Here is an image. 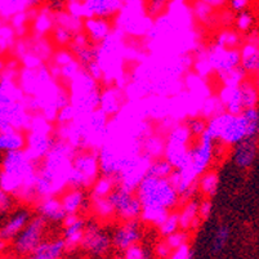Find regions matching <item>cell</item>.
<instances>
[{
  "label": "cell",
  "instance_id": "obj_41",
  "mask_svg": "<svg viewBox=\"0 0 259 259\" xmlns=\"http://www.w3.org/2000/svg\"><path fill=\"white\" fill-rule=\"evenodd\" d=\"M180 228V217H178V211L173 210L166 215V218L157 226V231L159 234L161 235L164 239H166L168 236L173 235L174 232H177Z\"/></svg>",
  "mask_w": 259,
  "mask_h": 259
},
{
  "label": "cell",
  "instance_id": "obj_13",
  "mask_svg": "<svg viewBox=\"0 0 259 259\" xmlns=\"http://www.w3.org/2000/svg\"><path fill=\"white\" fill-rule=\"evenodd\" d=\"M142 239V227L140 221L122 222L112 232V246L120 251H125L137 245Z\"/></svg>",
  "mask_w": 259,
  "mask_h": 259
},
{
  "label": "cell",
  "instance_id": "obj_37",
  "mask_svg": "<svg viewBox=\"0 0 259 259\" xmlns=\"http://www.w3.org/2000/svg\"><path fill=\"white\" fill-rule=\"evenodd\" d=\"M215 44L226 49H237V47H241L242 39L239 31L231 29H225L217 36Z\"/></svg>",
  "mask_w": 259,
  "mask_h": 259
},
{
  "label": "cell",
  "instance_id": "obj_48",
  "mask_svg": "<svg viewBox=\"0 0 259 259\" xmlns=\"http://www.w3.org/2000/svg\"><path fill=\"white\" fill-rule=\"evenodd\" d=\"M253 22H254L253 15L248 11L241 12V13H239V15L235 17V25H236L237 27V31H241V32L248 31V30H250Z\"/></svg>",
  "mask_w": 259,
  "mask_h": 259
},
{
  "label": "cell",
  "instance_id": "obj_59",
  "mask_svg": "<svg viewBox=\"0 0 259 259\" xmlns=\"http://www.w3.org/2000/svg\"><path fill=\"white\" fill-rule=\"evenodd\" d=\"M253 83H254V85H255L256 91L259 92V72H256L255 74V79L253 80Z\"/></svg>",
  "mask_w": 259,
  "mask_h": 259
},
{
  "label": "cell",
  "instance_id": "obj_60",
  "mask_svg": "<svg viewBox=\"0 0 259 259\" xmlns=\"http://www.w3.org/2000/svg\"><path fill=\"white\" fill-rule=\"evenodd\" d=\"M7 248V241H4L3 239H0V253Z\"/></svg>",
  "mask_w": 259,
  "mask_h": 259
},
{
  "label": "cell",
  "instance_id": "obj_49",
  "mask_svg": "<svg viewBox=\"0 0 259 259\" xmlns=\"http://www.w3.org/2000/svg\"><path fill=\"white\" fill-rule=\"evenodd\" d=\"M124 259H150V251L142 246V245L137 244L129 248L128 250L124 251Z\"/></svg>",
  "mask_w": 259,
  "mask_h": 259
},
{
  "label": "cell",
  "instance_id": "obj_33",
  "mask_svg": "<svg viewBox=\"0 0 259 259\" xmlns=\"http://www.w3.org/2000/svg\"><path fill=\"white\" fill-rule=\"evenodd\" d=\"M240 94H241V103L244 110L256 107L259 102V92L256 91L253 80H245L244 83L240 85Z\"/></svg>",
  "mask_w": 259,
  "mask_h": 259
},
{
  "label": "cell",
  "instance_id": "obj_2",
  "mask_svg": "<svg viewBox=\"0 0 259 259\" xmlns=\"http://www.w3.org/2000/svg\"><path fill=\"white\" fill-rule=\"evenodd\" d=\"M39 164L25 150L6 154L2 160L0 188L22 201L36 204L35 185Z\"/></svg>",
  "mask_w": 259,
  "mask_h": 259
},
{
  "label": "cell",
  "instance_id": "obj_36",
  "mask_svg": "<svg viewBox=\"0 0 259 259\" xmlns=\"http://www.w3.org/2000/svg\"><path fill=\"white\" fill-rule=\"evenodd\" d=\"M218 79L222 81L223 87H240L248 79V74L244 71L241 66H239L236 69L218 74Z\"/></svg>",
  "mask_w": 259,
  "mask_h": 259
},
{
  "label": "cell",
  "instance_id": "obj_53",
  "mask_svg": "<svg viewBox=\"0 0 259 259\" xmlns=\"http://www.w3.org/2000/svg\"><path fill=\"white\" fill-rule=\"evenodd\" d=\"M211 211H213V204H211L210 199H202L199 201V218L200 221H205L210 217Z\"/></svg>",
  "mask_w": 259,
  "mask_h": 259
},
{
  "label": "cell",
  "instance_id": "obj_6",
  "mask_svg": "<svg viewBox=\"0 0 259 259\" xmlns=\"http://www.w3.org/2000/svg\"><path fill=\"white\" fill-rule=\"evenodd\" d=\"M100 152L98 150H77L72 160L69 187L92 188L100 178Z\"/></svg>",
  "mask_w": 259,
  "mask_h": 259
},
{
  "label": "cell",
  "instance_id": "obj_23",
  "mask_svg": "<svg viewBox=\"0 0 259 259\" xmlns=\"http://www.w3.org/2000/svg\"><path fill=\"white\" fill-rule=\"evenodd\" d=\"M26 134L21 131H11L0 133V152L4 155L26 150Z\"/></svg>",
  "mask_w": 259,
  "mask_h": 259
},
{
  "label": "cell",
  "instance_id": "obj_57",
  "mask_svg": "<svg viewBox=\"0 0 259 259\" xmlns=\"http://www.w3.org/2000/svg\"><path fill=\"white\" fill-rule=\"evenodd\" d=\"M249 4H250V2H248V0H231V2H228L230 11L236 12L237 15H239V13H241V12L246 11V8H248Z\"/></svg>",
  "mask_w": 259,
  "mask_h": 259
},
{
  "label": "cell",
  "instance_id": "obj_7",
  "mask_svg": "<svg viewBox=\"0 0 259 259\" xmlns=\"http://www.w3.org/2000/svg\"><path fill=\"white\" fill-rule=\"evenodd\" d=\"M65 11L79 20L87 18H107L120 13L124 7V2L120 0H84V2H67Z\"/></svg>",
  "mask_w": 259,
  "mask_h": 259
},
{
  "label": "cell",
  "instance_id": "obj_14",
  "mask_svg": "<svg viewBox=\"0 0 259 259\" xmlns=\"http://www.w3.org/2000/svg\"><path fill=\"white\" fill-rule=\"evenodd\" d=\"M208 58L210 62L211 70L217 74L236 69L240 66V51L239 49H226L218 44H213L206 49Z\"/></svg>",
  "mask_w": 259,
  "mask_h": 259
},
{
  "label": "cell",
  "instance_id": "obj_46",
  "mask_svg": "<svg viewBox=\"0 0 259 259\" xmlns=\"http://www.w3.org/2000/svg\"><path fill=\"white\" fill-rule=\"evenodd\" d=\"M188 240H190V235H188L187 231L178 230L177 232H174L173 235L166 237L165 241L168 242V245L171 248V250H176V249L182 248L183 245L188 244Z\"/></svg>",
  "mask_w": 259,
  "mask_h": 259
},
{
  "label": "cell",
  "instance_id": "obj_55",
  "mask_svg": "<svg viewBox=\"0 0 259 259\" xmlns=\"http://www.w3.org/2000/svg\"><path fill=\"white\" fill-rule=\"evenodd\" d=\"M171 251L173 250H171V248L168 245V242L165 241V239L157 242L156 246H155V254H156V256L159 259H168Z\"/></svg>",
  "mask_w": 259,
  "mask_h": 259
},
{
  "label": "cell",
  "instance_id": "obj_22",
  "mask_svg": "<svg viewBox=\"0 0 259 259\" xmlns=\"http://www.w3.org/2000/svg\"><path fill=\"white\" fill-rule=\"evenodd\" d=\"M240 66L246 74L259 72V48L256 44L244 41L240 47Z\"/></svg>",
  "mask_w": 259,
  "mask_h": 259
},
{
  "label": "cell",
  "instance_id": "obj_44",
  "mask_svg": "<svg viewBox=\"0 0 259 259\" xmlns=\"http://www.w3.org/2000/svg\"><path fill=\"white\" fill-rule=\"evenodd\" d=\"M15 36L16 32L15 30L12 29V26L4 23L0 27V54L15 46Z\"/></svg>",
  "mask_w": 259,
  "mask_h": 259
},
{
  "label": "cell",
  "instance_id": "obj_45",
  "mask_svg": "<svg viewBox=\"0 0 259 259\" xmlns=\"http://www.w3.org/2000/svg\"><path fill=\"white\" fill-rule=\"evenodd\" d=\"M52 34H53L54 43L62 47V48L70 46V43L72 41V37H74V34H71L69 30H66L65 27H61V26H54L53 30H52Z\"/></svg>",
  "mask_w": 259,
  "mask_h": 259
},
{
  "label": "cell",
  "instance_id": "obj_20",
  "mask_svg": "<svg viewBox=\"0 0 259 259\" xmlns=\"http://www.w3.org/2000/svg\"><path fill=\"white\" fill-rule=\"evenodd\" d=\"M218 98L227 114L239 116L244 111L241 103V94H240V87H222L218 93Z\"/></svg>",
  "mask_w": 259,
  "mask_h": 259
},
{
  "label": "cell",
  "instance_id": "obj_26",
  "mask_svg": "<svg viewBox=\"0 0 259 259\" xmlns=\"http://www.w3.org/2000/svg\"><path fill=\"white\" fill-rule=\"evenodd\" d=\"M121 106L120 91L117 88H108L103 93H101L100 110L106 116H112V115L117 114Z\"/></svg>",
  "mask_w": 259,
  "mask_h": 259
},
{
  "label": "cell",
  "instance_id": "obj_11",
  "mask_svg": "<svg viewBox=\"0 0 259 259\" xmlns=\"http://www.w3.org/2000/svg\"><path fill=\"white\" fill-rule=\"evenodd\" d=\"M46 225L47 222L41 217L36 215L31 218L22 232L15 239L13 245H15L16 251L22 255H31L36 250L37 246L44 241Z\"/></svg>",
  "mask_w": 259,
  "mask_h": 259
},
{
  "label": "cell",
  "instance_id": "obj_31",
  "mask_svg": "<svg viewBox=\"0 0 259 259\" xmlns=\"http://www.w3.org/2000/svg\"><path fill=\"white\" fill-rule=\"evenodd\" d=\"M25 93L16 81L0 80V102H23Z\"/></svg>",
  "mask_w": 259,
  "mask_h": 259
},
{
  "label": "cell",
  "instance_id": "obj_12",
  "mask_svg": "<svg viewBox=\"0 0 259 259\" xmlns=\"http://www.w3.org/2000/svg\"><path fill=\"white\" fill-rule=\"evenodd\" d=\"M81 249L93 256H103L112 246L111 236L97 223L87 225L84 232Z\"/></svg>",
  "mask_w": 259,
  "mask_h": 259
},
{
  "label": "cell",
  "instance_id": "obj_9",
  "mask_svg": "<svg viewBox=\"0 0 259 259\" xmlns=\"http://www.w3.org/2000/svg\"><path fill=\"white\" fill-rule=\"evenodd\" d=\"M32 114L23 102H0V133L27 132Z\"/></svg>",
  "mask_w": 259,
  "mask_h": 259
},
{
  "label": "cell",
  "instance_id": "obj_19",
  "mask_svg": "<svg viewBox=\"0 0 259 259\" xmlns=\"http://www.w3.org/2000/svg\"><path fill=\"white\" fill-rule=\"evenodd\" d=\"M84 34L93 43H103L111 36L112 26L105 18H87L84 20Z\"/></svg>",
  "mask_w": 259,
  "mask_h": 259
},
{
  "label": "cell",
  "instance_id": "obj_61",
  "mask_svg": "<svg viewBox=\"0 0 259 259\" xmlns=\"http://www.w3.org/2000/svg\"><path fill=\"white\" fill-rule=\"evenodd\" d=\"M4 67H6V63H4L3 60L0 58V76H2V72H3Z\"/></svg>",
  "mask_w": 259,
  "mask_h": 259
},
{
  "label": "cell",
  "instance_id": "obj_63",
  "mask_svg": "<svg viewBox=\"0 0 259 259\" xmlns=\"http://www.w3.org/2000/svg\"><path fill=\"white\" fill-rule=\"evenodd\" d=\"M258 134H259V125H258Z\"/></svg>",
  "mask_w": 259,
  "mask_h": 259
},
{
  "label": "cell",
  "instance_id": "obj_47",
  "mask_svg": "<svg viewBox=\"0 0 259 259\" xmlns=\"http://www.w3.org/2000/svg\"><path fill=\"white\" fill-rule=\"evenodd\" d=\"M77 114L75 111V108L72 107L71 105L66 106V107L61 108L60 111H58L57 116H56V121L58 122V126L62 125H69L76 119Z\"/></svg>",
  "mask_w": 259,
  "mask_h": 259
},
{
  "label": "cell",
  "instance_id": "obj_56",
  "mask_svg": "<svg viewBox=\"0 0 259 259\" xmlns=\"http://www.w3.org/2000/svg\"><path fill=\"white\" fill-rule=\"evenodd\" d=\"M12 206V197L11 195L7 194L6 191L0 188V214L6 213Z\"/></svg>",
  "mask_w": 259,
  "mask_h": 259
},
{
  "label": "cell",
  "instance_id": "obj_38",
  "mask_svg": "<svg viewBox=\"0 0 259 259\" xmlns=\"http://www.w3.org/2000/svg\"><path fill=\"white\" fill-rule=\"evenodd\" d=\"M191 12H192V17L195 20L204 23V25H209L215 11L209 6L206 0H202V2H194Z\"/></svg>",
  "mask_w": 259,
  "mask_h": 259
},
{
  "label": "cell",
  "instance_id": "obj_16",
  "mask_svg": "<svg viewBox=\"0 0 259 259\" xmlns=\"http://www.w3.org/2000/svg\"><path fill=\"white\" fill-rule=\"evenodd\" d=\"M258 141L256 138H246L232 148V161L240 169H248L253 165L258 155Z\"/></svg>",
  "mask_w": 259,
  "mask_h": 259
},
{
  "label": "cell",
  "instance_id": "obj_54",
  "mask_svg": "<svg viewBox=\"0 0 259 259\" xmlns=\"http://www.w3.org/2000/svg\"><path fill=\"white\" fill-rule=\"evenodd\" d=\"M84 70H85V71L88 72L89 76L93 77L96 81H100L101 79H103V71L102 69H101V66L98 65L97 61H93V62H91L89 65H87L85 67H84Z\"/></svg>",
  "mask_w": 259,
  "mask_h": 259
},
{
  "label": "cell",
  "instance_id": "obj_58",
  "mask_svg": "<svg viewBox=\"0 0 259 259\" xmlns=\"http://www.w3.org/2000/svg\"><path fill=\"white\" fill-rule=\"evenodd\" d=\"M209 6L214 9V11H218V9H223V7L228 6V2H223V0H206Z\"/></svg>",
  "mask_w": 259,
  "mask_h": 259
},
{
  "label": "cell",
  "instance_id": "obj_25",
  "mask_svg": "<svg viewBox=\"0 0 259 259\" xmlns=\"http://www.w3.org/2000/svg\"><path fill=\"white\" fill-rule=\"evenodd\" d=\"M180 217V228L183 231H190L197 228L200 223L199 218V201L197 200H190L182 206L178 211Z\"/></svg>",
  "mask_w": 259,
  "mask_h": 259
},
{
  "label": "cell",
  "instance_id": "obj_1",
  "mask_svg": "<svg viewBox=\"0 0 259 259\" xmlns=\"http://www.w3.org/2000/svg\"><path fill=\"white\" fill-rule=\"evenodd\" d=\"M76 148L62 140H56L53 147L47 154L37 168V180L35 185V194L39 201L49 196L62 194L69 188L72 160ZM36 201V202H37Z\"/></svg>",
  "mask_w": 259,
  "mask_h": 259
},
{
  "label": "cell",
  "instance_id": "obj_51",
  "mask_svg": "<svg viewBox=\"0 0 259 259\" xmlns=\"http://www.w3.org/2000/svg\"><path fill=\"white\" fill-rule=\"evenodd\" d=\"M168 2H148L146 3L147 8H146V12H147V16L151 18H156V17H161L162 12L165 9V7L168 6Z\"/></svg>",
  "mask_w": 259,
  "mask_h": 259
},
{
  "label": "cell",
  "instance_id": "obj_42",
  "mask_svg": "<svg viewBox=\"0 0 259 259\" xmlns=\"http://www.w3.org/2000/svg\"><path fill=\"white\" fill-rule=\"evenodd\" d=\"M192 65H194L195 70H196L197 72V76L199 77H206L208 75H210L211 72H213L210 62H209L208 52H206V49L199 51V53L196 54V57H195V61Z\"/></svg>",
  "mask_w": 259,
  "mask_h": 259
},
{
  "label": "cell",
  "instance_id": "obj_50",
  "mask_svg": "<svg viewBox=\"0 0 259 259\" xmlns=\"http://www.w3.org/2000/svg\"><path fill=\"white\" fill-rule=\"evenodd\" d=\"M74 60H76V58L74 57V54L65 48L60 49V51L56 52V53L53 54V65L60 67V69L63 67V66L69 65V63L72 62Z\"/></svg>",
  "mask_w": 259,
  "mask_h": 259
},
{
  "label": "cell",
  "instance_id": "obj_29",
  "mask_svg": "<svg viewBox=\"0 0 259 259\" xmlns=\"http://www.w3.org/2000/svg\"><path fill=\"white\" fill-rule=\"evenodd\" d=\"M54 26L65 27L74 35L84 31V21L74 17L69 12L63 11V9L54 12Z\"/></svg>",
  "mask_w": 259,
  "mask_h": 259
},
{
  "label": "cell",
  "instance_id": "obj_10",
  "mask_svg": "<svg viewBox=\"0 0 259 259\" xmlns=\"http://www.w3.org/2000/svg\"><path fill=\"white\" fill-rule=\"evenodd\" d=\"M108 197H110L112 206H114L115 217H117L121 222L141 220L142 205H141L140 200L136 195V191L116 187Z\"/></svg>",
  "mask_w": 259,
  "mask_h": 259
},
{
  "label": "cell",
  "instance_id": "obj_28",
  "mask_svg": "<svg viewBox=\"0 0 259 259\" xmlns=\"http://www.w3.org/2000/svg\"><path fill=\"white\" fill-rule=\"evenodd\" d=\"M197 187L201 191V194L205 196V199L215 196L218 187H220V176L217 170H206L202 173L197 180Z\"/></svg>",
  "mask_w": 259,
  "mask_h": 259
},
{
  "label": "cell",
  "instance_id": "obj_3",
  "mask_svg": "<svg viewBox=\"0 0 259 259\" xmlns=\"http://www.w3.org/2000/svg\"><path fill=\"white\" fill-rule=\"evenodd\" d=\"M136 195L142 205L141 220L156 227L180 204V195L169 180L147 174L136 188Z\"/></svg>",
  "mask_w": 259,
  "mask_h": 259
},
{
  "label": "cell",
  "instance_id": "obj_64",
  "mask_svg": "<svg viewBox=\"0 0 259 259\" xmlns=\"http://www.w3.org/2000/svg\"><path fill=\"white\" fill-rule=\"evenodd\" d=\"M116 259H124V258H116Z\"/></svg>",
  "mask_w": 259,
  "mask_h": 259
},
{
  "label": "cell",
  "instance_id": "obj_18",
  "mask_svg": "<svg viewBox=\"0 0 259 259\" xmlns=\"http://www.w3.org/2000/svg\"><path fill=\"white\" fill-rule=\"evenodd\" d=\"M31 215H30L29 210H18L16 211L13 215L0 227V239H3L4 241H11L15 240L18 235L22 232L26 225L30 222Z\"/></svg>",
  "mask_w": 259,
  "mask_h": 259
},
{
  "label": "cell",
  "instance_id": "obj_43",
  "mask_svg": "<svg viewBox=\"0 0 259 259\" xmlns=\"http://www.w3.org/2000/svg\"><path fill=\"white\" fill-rule=\"evenodd\" d=\"M186 126L190 131L191 137L197 140V138L201 137L202 134L208 131V121L199 115V116H194L188 119V121L186 122Z\"/></svg>",
  "mask_w": 259,
  "mask_h": 259
},
{
  "label": "cell",
  "instance_id": "obj_62",
  "mask_svg": "<svg viewBox=\"0 0 259 259\" xmlns=\"http://www.w3.org/2000/svg\"><path fill=\"white\" fill-rule=\"evenodd\" d=\"M256 46H258V48H259V37H258V41H256Z\"/></svg>",
  "mask_w": 259,
  "mask_h": 259
},
{
  "label": "cell",
  "instance_id": "obj_32",
  "mask_svg": "<svg viewBox=\"0 0 259 259\" xmlns=\"http://www.w3.org/2000/svg\"><path fill=\"white\" fill-rule=\"evenodd\" d=\"M165 151V141L159 136H148L142 142V152L151 160L164 157Z\"/></svg>",
  "mask_w": 259,
  "mask_h": 259
},
{
  "label": "cell",
  "instance_id": "obj_52",
  "mask_svg": "<svg viewBox=\"0 0 259 259\" xmlns=\"http://www.w3.org/2000/svg\"><path fill=\"white\" fill-rule=\"evenodd\" d=\"M192 256H194V251L191 249L190 244H186L182 248L171 251L168 259H192Z\"/></svg>",
  "mask_w": 259,
  "mask_h": 259
},
{
  "label": "cell",
  "instance_id": "obj_30",
  "mask_svg": "<svg viewBox=\"0 0 259 259\" xmlns=\"http://www.w3.org/2000/svg\"><path fill=\"white\" fill-rule=\"evenodd\" d=\"M91 208L94 215L102 222H108L115 217L114 206L110 197H91Z\"/></svg>",
  "mask_w": 259,
  "mask_h": 259
},
{
  "label": "cell",
  "instance_id": "obj_4",
  "mask_svg": "<svg viewBox=\"0 0 259 259\" xmlns=\"http://www.w3.org/2000/svg\"><path fill=\"white\" fill-rule=\"evenodd\" d=\"M259 124H251L242 115L234 116L227 112L208 120V132L221 145L232 146L258 134Z\"/></svg>",
  "mask_w": 259,
  "mask_h": 259
},
{
  "label": "cell",
  "instance_id": "obj_40",
  "mask_svg": "<svg viewBox=\"0 0 259 259\" xmlns=\"http://www.w3.org/2000/svg\"><path fill=\"white\" fill-rule=\"evenodd\" d=\"M174 168L170 165V162L166 159L161 157V159L152 160L150 164V168L147 170V176L156 177V178H166L168 180L170 174L173 173Z\"/></svg>",
  "mask_w": 259,
  "mask_h": 259
},
{
  "label": "cell",
  "instance_id": "obj_15",
  "mask_svg": "<svg viewBox=\"0 0 259 259\" xmlns=\"http://www.w3.org/2000/svg\"><path fill=\"white\" fill-rule=\"evenodd\" d=\"M63 242H65L66 251H72L79 248L83 241L84 232H85V221L77 214L66 215L63 220Z\"/></svg>",
  "mask_w": 259,
  "mask_h": 259
},
{
  "label": "cell",
  "instance_id": "obj_39",
  "mask_svg": "<svg viewBox=\"0 0 259 259\" xmlns=\"http://www.w3.org/2000/svg\"><path fill=\"white\" fill-rule=\"evenodd\" d=\"M225 106L222 105L218 96H213V97H209L208 100L204 101V103H202V111L200 116L204 117L205 120H210L213 117L218 116V115L225 114Z\"/></svg>",
  "mask_w": 259,
  "mask_h": 259
},
{
  "label": "cell",
  "instance_id": "obj_27",
  "mask_svg": "<svg viewBox=\"0 0 259 259\" xmlns=\"http://www.w3.org/2000/svg\"><path fill=\"white\" fill-rule=\"evenodd\" d=\"M32 22H34L32 29H34L35 36H44L47 32L52 31L54 27V11L51 8V6L41 7Z\"/></svg>",
  "mask_w": 259,
  "mask_h": 259
},
{
  "label": "cell",
  "instance_id": "obj_34",
  "mask_svg": "<svg viewBox=\"0 0 259 259\" xmlns=\"http://www.w3.org/2000/svg\"><path fill=\"white\" fill-rule=\"evenodd\" d=\"M116 188V181L112 177L101 176L92 186L91 197H108Z\"/></svg>",
  "mask_w": 259,
  "mask_h": 259
},
{
  "label": "cell",
  "instance_id": "obj_21",
  "mask_svg": "<svg viewBox=\"0 0 259 259\" xmlns=\"http://www.w3.org/2000/svg\"><path fill=\"white\" fill-rule=\"evenodd\" d=\"M60 200L65 213L67 215H71V214H77L81 210L83 205L85 204V194L81 188L69 187L61 194Z\"/></svg>",
  "mask_w": 259,
  "mask_h": 259
},
{
  "label": "cell",
  "instance_id": "obj_35",
  "mask_svg": "<svg viewBox=\"0 0 259 259\" xmlns=\"http://www.w3.org/2000/svg\"><path fill=\"white\" fill-rule=\"evenodd\" d=\"M231 236V228L227 225H221L214 231L210 241V251L213 254H220L226 248Z\"/></svg>",
  "mask_w": 259,
  "mask_h": 259
},
{
  "label": "cell",
  "instance_id": "obj_17",
  "mask_svg": "<svg viewBox=\"0 0 259 259\" xmlns=\"http://www.w3.org/2000/svg\"><path fill=\"white\" fill-rule=\"evenodd\" d=\"M36 205L37 215L41 217L46 222H63L67 214L63 210L60 197L49 196L46 199H40L35 204Z\"/></svg>",
  "mask_w": 259,
  "mask_h": 259
},
{
  "label": "cell",
  "instance_id": "obj_8",
  "mask_svg": "<svg viewBox=\"0 0 259 259\" xmlns=\"http://www.w3.org/2000/svg\"><path fill=\"white\" fill-rule=\"evenodd\" d=\"M191 138L192 137L186 124H178L169 132L165 141L164 159L168 160L176 170L183 169L187 164Z\"/></svg>",
  "mask_w": 259,
  "mask_h": 259
},
{
  "label": "cell",
  "instance_id": "obj_24",
  "mask_svg": "<svg viewBox=\"0 0 259 259\" xmlns=\"http://www.w3.org/2000/svg\"><path fill=\"white\" fill-rule=\"evenodd\" d=\"M65 251V242L62 239L48 240L41 242L29 259H61Z\"/></svg>",
  "mask_w": 259,
  "mask_h": 259
},
{
  "label": "cell",
  "instance_id": "obj_5",
  "mask_svg": "<svg viewBox=\"0 0 259 259\" xmlns=\"http://www.w3.org/2000/svg\"><path fill=\"white\" fill-rule=\"evenodd\" d=\"M70 105L77 115H89L100 110L101 93L97 81L84 69L70 81Z\"/></svg>",
  "mask_w": 259,
  "mask_h": 259
}]
</instances>
